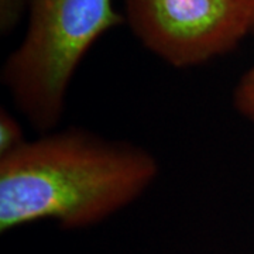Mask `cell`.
Here are the masks:
<instances>
[{
    "label": "cell",
    "instance_id": "cell-1",
    "mask_svg": "<svg viewBox=\"0 0 254 254\" xmlns=\"http://www.w3.org/2000/svg\"><path fill=\"white\" fill-rule=\"evenodd\" d=\"M140 145L71 127L27 140L0 157V230L55 220L83 229L137 200L158 177Z\"/></svg>",
    "mask_w": 254,
    "mask_h": 254
},
{
    "label": "cell",
    "instance_id": "cell-2",
    "mask_svg": "<svg viewBox=\"0 0 254 254\" xmlns=\"http://www.w3.org/2000/svg\"><path fill=\"white\" fill-rule=\"evenodd\" d=\"M28 26L1 68L18 112L41 133L63 118L82 58L102 34L126 23L113 0H28Z\"/></svg>",
    "mask_w": 254,
    "mask_h": 254
},
{
    "label": "cell",
    "instance_id": "cell-3",
    "mask_svg": "<svg viewBox=\"0 0 254 254\" xmlns=\"http://www.w3.org/2000/svg\"><path fill=\"white\" fill-rule=\"evenodd\" d=\"M125 7L138 41L177 68L230 53L253 28L245 0H125Z\"/></svg>",
    "mask_w": 254,
    "mask_h": 254
},
{
    "label": "cell",
    "instance_id": "cell-4",
    "mask_svg": "<svg viewBox=\"0 0 254 254\" xmlns=\"http://www.w3.org/2000/svg\"><path fill=\"white\" fill-rule=\"evenodd\" d=\"M27 140L24 138L23 128L7 110L0 112V157L16 151Z\"/></svg>",
    "mask_w": 254,
    "mask_h": 254
},
{
    "label": "cell",
    "instance_id": "cell-5",
    "mask_svg": "<svg viewBox=\"0 0 254 254\" xmlns=\"http://www.w3.org/2000/svg\"><path fill=\"white\" fill-rule=\"evenodd\" d=\"M233 106L243 118L254 122V65L237 82L233 91Z\"/></svg>",
    "mask_w": 254,
    "mask_h": 254
},
{
    "label": "cell",
    "instance_id": "cell-6",
    "mask_svg": "<svg viewBox=\"0 0 254 254\" xmlns=\"http://www.w3.org/2000/svg\"><path fill=\"white\" fill-rule=\"evenodd\" d=\"M28 0H0V31L9 34L27 11Z\"/></svg>",
    "mask_w": 254,
    "mask_h": 254
},
{
    "label": "cell",
    "instance_id": "cell-7",
    "mask_svg": "<svg viewBox=\"0 0 254 254\" xmlns=\"http://www.w3.org/2000/svg\"><path fill=\"white\" fill-rule=\"evenodd\" d=\"M252 18H253V28H254V0L252 3Z\"/></svg>",
    "mask_w": 254,
    "mask_h": 254
},
{
    "label": "cell",
    "instance_id": "cell-8",
    "mask_svg": "<svg viewBox=\"0 0 254 254\" xmlns=\"http://www.w3.org/2000/svg\"><path fill=\"white\" fill-rule=\"evenodd\" d=\"M245 1H247V3H250V4L253 3V0H245Z\"/></svg>",
    "mask_w": 254,
    "mask_h": 254
}]
</instances>
